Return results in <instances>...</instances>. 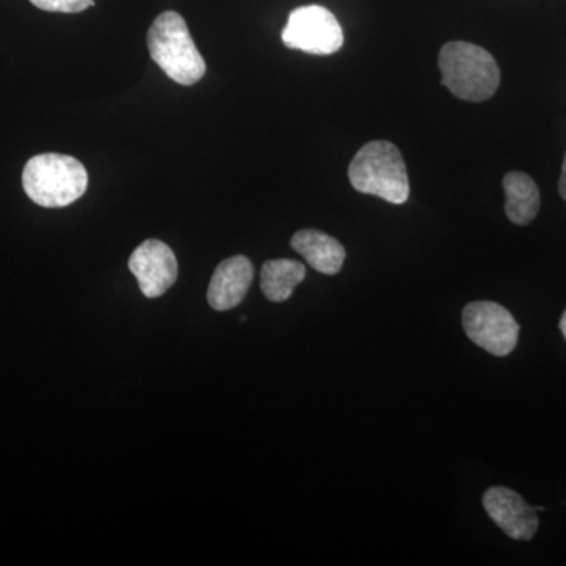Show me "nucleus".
I'll use <instances>...</instances> for the list:
<instances>
[{"mask_svg": "<svg viewBox=\"0 0 566 566\" xmlns=\"http://www.w3.org/2000/svg\"><path fill=\"white\" fill-rule=\"evenodd\" d=\"M439 70L442 85L464 102H486L501 84L493 55L468 41L447 43L439 52Z\"/></svg>", "mask_w": 566, "mask_h": 566, "instance_id": "f257e3e1", "label": "nucleus"}, {"mask_svg": "<svg viewBox=\"0 0 566 566\" xmlns=\"http://www.w3.org/2000/svg\"><path fill=\"white\" fill-rule=\"evenodd\" d=\"M87 186L88 174L82 163L59 153L33 156L22 172V188L43 208L69 207L84 196Z\"/></svg>", "mask_w": 566, "mask_h": 566, "instance_id": "f03ea898", "label": "nucleus"}, {"mask_svg": "<svg viewBox=\"0 0 566 566\" xmlns=\"http://www.w3.org/2000/svg\"><path fill=\"white\" fill-rule=\"evenodd\" d=\"M348 175L357 192L379 197L394 205L408 202V170L403 156L392 142H368L354 156Z\"/></svg>", "mask_w": 566, "mask_h": 566, "instance_id": "7ed1b4c3", "label": "nucleus"}, {"mask_svg": "<svg viewBox=\"0 0 566 566\" xmlns=\"http://www.w3.org/2000/svg\"><path fill=\"white\" fill-rule=\"evenodd\" d=\"M147 44L153 61L177 84H197L207 73V63L177 11H164L156 18Z\"/></svg>", "mask_w": 566, "mask_h": 566, "instance_id": "20e7f679", "label": "nucleus"}, {"mask_svg": "<svg viewBox=\"0 0 566 566\" xmlns=\"http://www.w3.org/2000/svg\"><path fill=\"white\" fill-rule=\"evenodd\" d=\"M282 41L290 50L331 55L344 46V31L329 10L322 6H305L290 13Z\"/></svg>", "mask_w": 566, "mask_h": 566, "instance_id": "39448f33", "label": "nucleus"}, {"mask_svg": "<svg viewBox=\"0 0 566 566\" xmlns=\"http://www.w3.org/2000/svg\"><path fill=\"white\" fill-rule=\"evenodd\" d=\"M464 333L493 356H509L516 348L520 324L501 304L476 301L463 308Z\"/></svg>", "mask_w": 566, "mask_h": 566, "instance_id": "423d86ee", "label": "nucleus"}, {"mask_svg": "<svg viewBox=\"0 0 566 566\" xmlns=\"http://www.w3.org/2000/svg\"><path fill=\"white\" fill-rule=\"evenodd\" d=\"M128 266L139 283L140 292L150 300L163 296L177 282V256L163 241H144L129 256Z\"/></svg>", "mask_w": 566, "mask_h": 566, "instance_id": "0eeeda50", "label": "nucleus"}, {"mask_svg": "<svg viewBox=\"0 0 566 566\" xmlns=\"http://www.w3.org/2000/svg\"><path fill=\"white\" fill-rule=\"evenodd\" d=\"M483 506L488 516L513 539L534 538L538 531V516L534 506L527 504L516 491L505 486H493L483 494Z\"/></svg>", "mask_w": 566, "mask_h": 566, "instance_id": "6e6552de", "label": "nucleus"}, {"mask_svg": "<svg viewBox=\"0 0 566 566\" xmlns=\"http://www.w3.org/2000/svg\"><path fill=\"white\" fill-rule=\"evenodd\" d=\"M253 281L251 260L244 255H234L223 260L208 286V304L218 312L232 311L243 303Z\"/></svg>", "mask_w": 566, "mask_h": 566, "instance_id": "1a4fd4ad", "label": "nucleus"}, {"mask_svg": "<svg viewBox=\"0 0 566 566\" xmlns=\"http://www.w3.org/2000/svg\"><path fill=\"white\" fill-rule=\"evenodd\" d=\"M292 248L322 274H337L346 259L344 245L319 230L305 229L294 233Z\"/></svg>", "mask_w": 566, "mask_h": 566, "instance_id": "9d476101", "label": "nucleus"}, {"mask_svg": "<svg viewBox=\"0 0 566 566\" xmlns=\"http://www.w3.org/2000/svg\"><path fill=\"white\" fill-rule=\"evenodd\" d=\"M505 212L516 226H528L539 211L538 186L528 175L510 172L504 177Z\"/></svg>", "mask_w": 566, "mask_h": 566, "instance_id": "9b49d317", "label": "nucleus"}, {"mask_svg": "<svg viewBox=\"0 0 566 566\" xmlns=\"http://www.w3.org/2000/svg\"><path fill=\"white\" fill-rule=\"evenodd\" d=\"M305 279V266L296 260H268L262 268V292L271 303L290 300L301 282Z\"/></svg>", "mask_w": 566, "mask_h": 566, "instance_id": "f8f14e48", "label": "nucleus"}, {"mask_svg": "<svg viewBox=\"0 0 566 566\" xmlns=\"http://www.w3.org/2000/svg\"><path fill=\"white\" fill-rule=\"evenodd\" d=\"M36 9L52 13H81L95 6V0H31Z\"/></svg>", "mask_w": 566, "mask_h": 566, "instance_id": "ddd939ff", "label": "nucleus"}, {"mask_svg": "<svg viewBox=\"0 0 566 566\" xmlns=\"http://www.w3.org/2000/svg\"><path fill=\"white\" fill-rule=\"evenodd\" d=\"M558 192H560V196L564 197L566 202V155L564 167H562L560 182H558Z\"/></svg>", "mask_w": 566, "mask_h": 566, "instance_id": "4468645a", "label": "nucleus"}, {"mask_svg": "<svg viewBox=\"0 0 566 566\" xmlns=\"http://www.w3.org/2000/svg\"><path fill=\"white\" fill-rule=\"evenodd\" d=\"M558 327H560L562 334H564L566 340V311L564 315H562L560 323H558Z\"/></svg>", "mask_w": 566, "mask_h": 566, "instance_id": "2eb2a0df", "label": "nucleus"}]
</instances>
